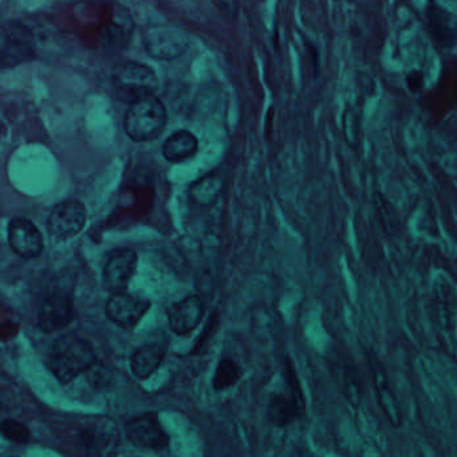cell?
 Returning a JSON list of instances; mask_svg holds the SVG:
<instances>
[{
    "label": "cell",
    "instance_id": "603a6c76",
    "mask_svg": "<svg viewBox=\"0 0 457 457\" xmlns=\"http://www.w3.org/2000/svg\"><path fill=\"white\" fill-rule=\"evenodd\" d=\"M89 381L95 389H108L109 384H111L110 373L97 363L87 371Z\"/></svg>",
    "mask_w": 457,
    "mask_h": 457
},
{
    "label": "cell",
    "instance_id": "7a4b0ae2",
    "mask_svg": "<svg viewBox=\"0 0 457 457\" xmlns=\"http://www.w3.org/2000/svg\"><path fill=\"white\" fill-rule=\"evenodd\" d=\"M167 122L168 113L163 101L149 95L129 103L125 113V132L133 141L146 143L158 138L166 129Z\"/></svg>",
    "mask_w": 457,
    "mask_h": 457
},
{
    "label": "cell",
    "instance_id": "7402d4cb",
    "mask_svg": "<svg viewBox=\"0 0 457 457\" xmlns=\"http://www.w3.org/2000/svg\"><path fill=\"white\" fill-rule=\"evenodd\" d=\"M2 435L12 443L28 444L30 441L28 427L12 419L2 422Z\"/></svg>",
    "mask_w": 457,
    "mask_h": 457
},
{
    "label": "cell",
    "instance_id": "6da1fadb",
    "mask_svg": "<svg viewBox=\"0 0 457 457\" xmlns=\"http://www.w3.org/2000/svg\"><path fill=\"white\" fill-rule=\"evenodd\" d=\"M97 363L94 347L76 334L60 337L47 355V368L61 384H69Z\"/></svg>",
    "mask_w": 457,
    "mask_h": 457
},
{
    "label": "cell",
    "instance_id": "8992f818",
    "mask_svg": "<svg viewBox=\"0 0 457 457\" xmlns=\"http://www.w3.org/2000/svg\"><path fill=\"white\" fill-rule=\"evenodd\" d=\"M125 432L135 448L161 452L168 449L171 443L168 433L155 412L138 414L130 419L125 425Z\"/></svg>",
    "mask_w": 457,
    "mask_h": 457
},
{
    "label": "cell",
    "instance_id": "9a60e30c",
    "mask_svg": "<svg viewBox=\"0 0 457 457\" xmlns=\"http://www.w3.org/2000/svg\"><path fill=\"white\" fill-rule=\"evenodd\" d=\"M33 53L31 36L25 26L15 25V23L4 26V50H2L4 68L30 60Z\"/></svg>",
    "mask_w": 457,
    "mask_h": 457
},
{
    "label": "cell",
    "instance_id": "3957f363",
    "mask_svg": "<svg viewBox=\"0 0 457 457\" xmlns=\"http://www.w3.org/2000/svg\"><path fill=\"white\" fill-rule=\"evenodd\" d=\"M111 86L118 100L132 103L141 98L155 95L159 79L155 70L149 66L125 62L114 69Z\"/></svg>",
    "mask_w": 457,
    "mask_h": 457
},
{
    "label": "cell",
    "instance_id": "d6986e66",
    "mask_svg": "<svg viewBox=\"0 0 457 457\" xmlns=\"http://www.w3.org/2000/svg\"><path fill=\"white\" fill-rule=\"evenodd\" d=\"M342 393L352 408L355 411L361 408L365 395L363 374L350 363H345L342 369Z\"/></svg>",
    "mask_w": 457,
    "mask_h": 457
},
{
    "label": "cell",
    "instance_id": "30bf717a",
    "mask_svg": "<svg viewBox=\"0 0 457 457\" xmlns=\"http://www.w3.org/2000/svg\"><path fill=\"white\" fill-rule=\"evenodd\" d=\"M151 309V300L126 292L111 294L106 302V317L125 331L135 328Z\"/></svg>",
    "mask_w": 457,
    "mask_h": 457
},
{
    "label": "cell",
    "instance_id": "2e32d148",
    "mask_svg": "<svg viewBox=\"0 0 457 457\" xmlns=\"http://www.w3.org/2000/svg\"><path fill=\"white\" fill-rule=\"evenodd\" d=\"M166 357V350L158 344L137 347L130 357V369L138 379H146L155 373Z\"/></svg>",
    "mask_w": 457,
    "mask_h": 457
},
{
    "label": "cell",
    "instance_id": "8fae6325",
    "mask_svg": "<svg viewBox=\"0 0 457 457\" xmlns=\"http://www.w3.org/2000/svg\"><path fill=\"white\" fill-rule=\"evenodd\" d=\"M7 238L12 251L23 259H33L44 251L41 231L26 217H14L10 220Z\"/></svg>",
    "mask_w": 457,
    "mask_h": 457
},
{
    "label": "cell",
    "instance_id": "52a82bcc",
    "mask_svg": "<svg viewBox=\"0 0 457 457\" xmlns=\"http://www.w3.org/2000/svg\"><path fill=\"white\" fill-rule=\"evenodd\" d=\"M86 220L85 204L77 199H69L58 203L50 212L46 222L47 233L52 238L66 241L78 235L84 230Z\"/></svg>",
    "mask_w": 457,
    "mask_h": 457
},
{
    "label": "cell",
    "instance_id": "4fadbf2b",
    "mask_svg": "<svg viewBox=\"0 0 457 457\" xmlns=\"http://www.w3.org/2000/svg\"><path fill=\"white\" fill-rule=\"evenodd\" d=\"M425 17H427L428 29L433 41L443 47V49H452L457 45V17L449 10L436 2L429 0L425 9Z\"/></svg>",
    "mask_w": 457,
    "mask_h": 457
},
{
    "label": "cell",
    "instance_id": "5b68a950",
    "mask_svg": "<svg viewBox=\"0 0 457 457\" xmlns=\"http://www.w3.org/2000/svg\"><path fill=\"white\" fill-rule=\"evenodd\" d=\"M287 392L273 396L268 405V420L275 427L283 428L299 420L305 413V400L297 374L290 360L286 361Z\"/></svg>",
    "mask_w": 457,
    "mask_h": 457
},
{
    "label": "cell",
    "instance_id": "e0dca14e",
    "mask_svg": "<svg viewBox=\"0 0 457 457\" xmlns=\"http://www.w3.org/2000/svg\"><path fill=\"white\" fill-rule=\"evenodd\" d=\"M199 141L188 130H179L167 138L163 145V156L172 164L184 163L198 153Z\"/></svg>",
    "mask_w": 457,
    "mask_h": 457
},
{
    "label": "cell",
    "instance_id": "44dd1931",
    "mask_svg": "<svg viewBox=\"0 0 457 457\" xmlns=\"http://www.w3.org/2000/svg\"><path fill=\"white\" fill-rule=\"evenodd\" d=\"M241 374L243 371H241V366L233 358L223 357L217 363L216 371H215L214 389L216 392L228 389L241 379Z\"/></svg>",
    "mask_w": 457,
    "mask_h": 457
},
{
    "label": "cell",
    "instance_id": "7c38bea8",
    "mask_svg": "<svg viewBox=\"0 0 457 457\" xmlns=\"http://www.w3.org/2000/svg\"><path fill=\"white\" fill-rule=\"evenodd\" d=\"M73 318V298L65 294H53L39 307L38 326L45 333H53L70 325Z\"/></svg>",
    "mask_w": 457,
    "mask_h": 457
},
{
    "label": "cell",
    "instance_id": "ba28073f",
    "mask_svg": "<svg viewBox=\"0 0 457 457\" xmlns=\"http://www.w3.org/2000/svg\"><path fill=\"white\" fill-rule=\"evenodd\" d=\"M368 365L379 408L384 412L389 424L398 429L404 421L400 401L390 387L389 377H388L387 371L379 361V355L371 350H368Z\"/></svg>",
    "mask_w": 457,
    "mask_h": 457
},
{
    "label": "cell",
    "instance_id": "277c9868",
    "mask_svg": "<svg viewBox=\"0 0 457 457\" xmlns=\"http://www.w3.org/2000/svg\"><path fill=\"white\" fill-rule=\"evenodd\" d=\"M149 57L156 61H174L182 57L190 46L188 36L172 25L149 26L143 37Z\"/></svg>",
    "mask_w": 457,
    "mask_h": 457
},
{
    "label": "cell",
    "instance_id": "cb8c5ba5",
    "mask_svg": "<svg viewBox=\"0 0 457 457\" xmlns=\"http://www.w3.org/2000/svg\"><path fill=\"white\" fill-rule=\"evenodd\" d=\"M344 127L347 143L353 145V143H358L360 125H358L357 114H355L352 109H349V110H347V113H345Z\"/></svg>",
    "mask_w": 457,
    "mask_h": 457
},
{
    "label": "cell",
    "instance_id": "ffe728a7",
    "mask_svg": "<svg viewBox=\"0 0 457 457\" xmlns=\"http://www.w3.org/2000/svg\"><path fill=\"white\" fill-rule=\"evenodd\" d=\"M373 206L384 235L389 239L398 238L401 233L400 217L392 203L381 192H376L373 195Z\"/></svg>",
    "mask_w": 457,
    "mask_h": 457
},
{
    "label": "cell",
    "instance_id": "d4e9b609",
    "mask_svg": "<svg viewBox=\"0 0 457 457\" xmlns=\"http://www.w3.org/2000/svg\"><path fill=\"white\" fill-rule=\"evenodd\" d=\"M219 4L222 6L223 12H227V14L233 15V17L238 14L236 0H219Z\"/></svg>",
    "mask_w": 457,
    "mask_h": 457
},
{
    "label": "cell",
    "instance_id": "5bb4252c",
    "mask_svg": "<svg viewBox=\"0 0 457 457\" xmlns=\"http://www.w3.org/2000/svg\"><path fill=\"white\" fill-rule=\"evenodd\" d=\"M204 314L203 300L198 295H190L168 307L169 328L177 336H185L198 328Z\"/></svg>",
    "mask_w": 457,
    "mask_h": 457
},
{
    "label": "cell",
    "instance_id": "9c48e42d",
    "mask_svg": "<svg viewBox=\"0 0 457 457\" xmlns=\"http://www.w3.org/2000/svg\"><path fill=\"white\" fill-rule=\"evenodd\" d=\"M137 270V254L130 249H117L109 254L103 265L102 281L110 294L126 291Z\"/></svg>",
    "mask_w": 457,
    "mask_h": 457
},
{
    "label": "cell",
    "instance_id": "ac0fdd59",
    "mask_svg": "<svg viewBox=\"0 0 457 457\" xmlns=\"http://www.w3.org/2000/svg\"><path fill=\"white\" fill-rule=\"evenodd\" d=\"M223 177L217 172H211L193 183L190 188V196L193 203L207 207L216 203L223 192Z\"/></svg>",
    "mask_w": 457,
    "mask_h": 457
}]
</instances>
